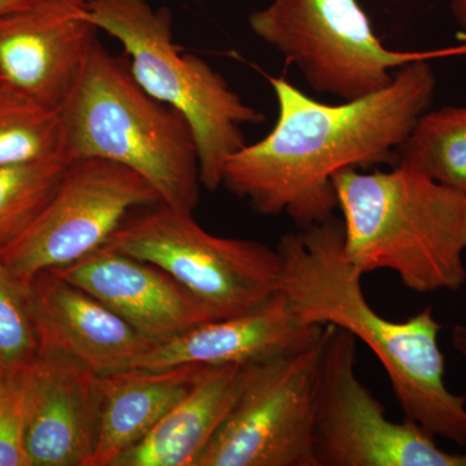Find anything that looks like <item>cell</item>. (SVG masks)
<instances>
[{"label":"cell","mask_w":466,"mask_h":466,"mask_svg":"<svg viewBox=\"0 0 466 466\" xmlns=\"http://www.w3.org/2000/svg\"><path fill=\"white\" fill-rule=\"evenodd\" d=\"M30 0H0V17L15 11V9L26 5Z\"/></svg>","instance_id":"obj_25"},{"label":"cell","mask_w":466,"mask_h":466,"mask_svg":"<svg viewBox=\"0 0 466 466\" xmlns=\"http://www.w3.org/2000/svg\"><path fill=\"white\" fill-rule=\"evenodd\" d=\"M325 333L302 351L245 364L238 397L195 466H317L315 380Z\"/></svg>","instance_id":"obj_9"},{"label":"cell","mask_w":466,"mask_h":466,"mask_svg":"<svg viewBox=\"0 0 466 466\" xmlns=\"http://www.w3.org/2000/svg\"><path fill=\"white\" fill-rule=\"evenodd\" d=\"M268 82L278 101L274 127L228 158L222 186L257 213L287 214L299 228L334 217L337 174L398 164L437 84L428 60L400 67L381 90L339 104L312 99L280 76Z\"/></svg>","instance_id":"obj_1"},{"label":"cell","mask_w":466,"mask_h":466,"mask_svg":"<svg viewBox=\"0 0 466 466\" xmlns=\"http://www.w3.org/2000/svg\"><path fill=\"white\" fill-rule=\"evenodd\" d=\"M452 12L460 25L466 27V0H452Z\"/></svg>","instance_id":"obj_24"},{"label":"cell","mask_w":466,"mask_h":466,"mask_svg":"<svg viewBox=\"0 0 466 466\" xmlns=\"http://www.w3.org/2000/svg\"><path fill=\"white\" fill-rule=\"evenodd\" d=\"M251 32L296 66L318 94L352 100L391 84L392 70L420 60L464 56L466 43L395 51L376 35L358 0H272L253 12Z\"/></svg>","instance_id":"obj_6"},{"label":"cell","mask_w":466,"mask_h":466,"mask_svg":"<svg viewBox=\"0 0 466 466\" xmlns=\"http://www.w3.org/2000/svg\"><path fill=\"white\" fill-rule=\"evenodd\" d=\"M38 355L30 284L18 280L0 263V368L18 372Z\"/></svg>","instance_id":"obj_21"},{"label":"cell","mask_w":466,"mask_h":466,"mask_svg":"<svg viewBox=\"0 0 466 466\" xmlns=\"http://www.w3.org/2000/svg\"><path fill=\"white\" fill-rule=\"evenodd\" d=\"M357 341L327 325L315 380L317 466H466V452H447L416 422L389 419L357 375Z\"/></svg>","instance_id":"obj_8"},{"label":"cell","mask_w":466,"mask_h":466,"mask_svg":"<svg viewBox=\"0 0 466 466\" xmlns=\"http://www.w3.org/2000/svg\"><path fill=\"white\" fill-rule=\"evenodd\" d=\"M343 251L361 274L395 272L419 294L466 283V195L398 162L334 177Z\"/></svg>","instance_id":"obj_3"},{"label":"cell","mask_w":466,"mask_h":466,"mask_svg":"<svg viewBox=\"0 0 466 466\" xmlns=\"http://www.w3.org/2000/svg\"><path fill=\"white\" fill-rule=\"evenodd\" d=\"M208 367L184 364L165 370H131L101 375L103 410L96 449L88 466H113L161 421Z\"/></svg>","instance_id":"obj_16"},{"label":"cell","mask_w":466,"mask_h":466,"mask_svg":"<svg viewBox=\"0 0 466 466\" xmlns=\"http://www.w3.org/2000/svg\"><path fill=\"white\" fill-rule=\"evenodd\" d=\"M25 370L0 379V466H30L25 450Z\"/></svg>","instance_id":"obj_22"},{"label":"cell","mask_w":466,"mask_h":466,"mask_svg":"<svg viewBox=\"0 0 466 466\" xmlns=\"http://www.w3.org/2000/svg\"><path fill=\"white\" fill-rule=\"evenodd\" d=\"M39 352L75 359L99 375L131 370L155 342L51 269L30 281Z\"/></svg>","instance_id":"obj_14"},{"label":"cell","mask_w":466,"mask_h":466,"mask_svg":"<svg viewBox=\"0 0 466 466\" xmlns=\"http://www.w3.org/2000/svg\"><path fill=\"white\" fill-rule=\"evenodd\" d=\"M57 110L61 153L70 162H115L146 179L162 204L198 208L202 186L191 126L137 84L127 58L116 56L97 39Z\"/></svg>","instance_id":"obj_4"},{"label":"cell","mask_w":466,"mask_h":466,"mask_svg":"<svg viewBox=\"0 0 466 466\" xmlns=\"http://www.w3.org/2000/svg\"><path fill=\"white\" fill-rule=\"evenodd\" d=\"M244 366L208 367L150 433L113 466H195L238 397Z\"/></svg>","instance_id":"obj_17"},{"label":"cell","mask_w":466,"mask_h":466,"mask_svg":"<svg viewBox=\"0 0 466 466\" xmlns=\"http://www.w3.org/2000/svg\"><path fill=\"white\" fill-rule=\"evenodd\" d=\"M87 18L125 51L137 84L187 119L200 164L201 186L217 191L226 162L247 146L244 127L265 121L207 61L174 42L173 14L150 0H90Z\"/></svg>","instance_id":"obj_5"},{"label":"cell","mask_w":466,"mask_h":466,"mask_svg":"<svg viewBox=\"0 0 466 466\" xmlns=\"http://www.w3.org/2000/svg\"><path fill=\"white\" fill-rule=\"evenodd\" d=\"M398 158L466 195V106L426 110L401 144Z\"/></svg>","instance_id":"obj_18"},{"label":"cell","mask_w":466,"mask_h":466,"mask_svg":"<svg viewBox=\"0 0 466 466\" xmlns=\"http://www.w3.org/2000/svg\"><path fill=\"white\" fill-rule=\"evenodd\" d=\"M61 153L58 110L0 79V165Z\"/></svg>","instance_id":"obj_20"},{"label":"cell","mask_w":466,"mask_h":466,"mask_svg":"<svg viewBox=\"0 0 466 466\" xmlns=\"http://www.w3.org/2000/svg\"><path fill=\"white\" fill-rule=\"evenodd\" d=\"M453 349L466 360V325H455L451 333Z\"/></svg>","instance_id":"obj_23"},{"label":"cell","mask_w":466,"mask_h":466,"mask_svg":"<svg viewBox=\"0 0 466 466\" xmlns=\"http://www.w3.org/2000/svg\"><path fill=\"white\" fill-rule=\"evenodd\" d=\"M161 198L139 174L106 159L72 161L47 207L0 249V263L23 283L72 265L106 245L137 208Z\"/></svg>","instance_id":"obj_10"},{"label":"cell","mask_w":466,"mask_h":466,"mask_svg":"<svg viewBox=\"0 0 466 466\" xmlns=\"http://www.w3.org/2000/svg\"><path fill=\"white\" fill-rule=\"evenodd\" d=\"M25 376L30 466H88L99 438L101 375L66 355L39 352Z\"/></svg>","instance_id":"obj_12"},{"label":"cell","mask_w":466,"mask_h":466,"mask_svg":"<svg viewBox=\"0 0 466 466\" xmlns=\"http://www.w3.org/2000/svg\"><path fill=\"white\" fill-rule=\"evenodd\" d=\"M0 79H2V76H0Z\"/></svg>","instance_id":"obj_27"},{"label":"cell","mask_w":466,"mask_h":466,"mask_svg":"<svg viewBox=\"0 0 466 466\" xmlns=\"http://www.w3.org/2000/svg\"><path fill=\"white\" fill-rule=\"evenodd\" d=\"M69 164L57 153L0 165V249L16 240L47 207Z\"/></svg>","instance_id":"obj_19"},{"label":"cell","mask_w":466,"mask_h":466,"mask_svg":"<svg viewBox=\"0 0 466 466\" xmlns=\"http://www.w3.org/2000/svg\"><path fill=\"white\" fill-rule=\"evenodd\" d=\"M5 370H2V368H0V379H2L3 375H5Z\"/></svg>","instance_id":"obj_26"},{"label":"cell","mask_w":466,"mask_h":466,"mask_svg":"<svg viewBox=\"0 0 466 466\" xmlns=\"http://www.w3.org/2000/svg\"><path fill=\"white\" fill-rule=\"evenodd\" d=\"M279 290L300 320L333 325L363 341L388 373L404 419L434 437L466 446V397L444 381L440 346L443 325L426 308L406 321L389 320L368 302L360 269L343 251L342 220L336 217L299 228L279 241Z\"/></svg>","instance_id":"obj_2"},{"label":"cell","mask_w":466,"mask_h":466,"mask_svg":"<svg viewBox=\"0 0 466 466\" xmlns=\"http://www.w3.org/2000/svg\"><path fill=\"white\" fill-rule=\"evenodd\" d=\"M325 327L300 320L279 290L251 311L207 321L170 341L157 343L137 359L133 368L155 370L184 364L244 366L309 349L323 337Z\"/></svg>","instance_id":"obj_15"},{"label":"cell","mask_w":466,"mask_h":466,"mask_svg":"<svg viewBox=\"0 0 466 466\" xmlns=\"http://www.w3.org/2000/svg\"><path fill=\"white\" fill-rule=\"evenodd\" d=\"M106 244L167 271L217 319L251 311L280 287L278 250L213 235L196 222L193 211L162 202L125 220Z\"/></svg>","instance_id":"obj_7"},{"label":"cell","mask_w":466,"mask_h":466,"mask_svg":"<svg viewBox=\"0 0 466 466\" xmlns=\"http://www.w3.org/2000/svg\"><path fill=\"white\" fill-rule=\"evenodd\" d=\"M90 0H30L0 17V76L58 109L97 41Z\"/></svg>","instance_id":"obj_11"},{"label":"cell","mask_w":466,"mask_h":466,"mask_svg":"<svg viewBox=\"0 0 466 466\" xmlns=\"http://www.w3.org/2000/svg\"><path fill=\"white\" fill-rule=\"evenodd\" d=\"M51 271L99 299L156 345L217 319L167 271L108 244Z\"/></svg>","instance_id":"obj_13"}]
</instances>
